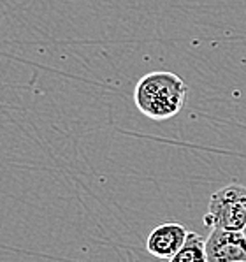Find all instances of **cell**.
Returning a JSON list of instances; mask_svg holds the SVG:
<instances>
[{
  "label": "cell",
  "instance_id": "7a4b0ae2",
  "mask_svg": "<svg viewBox=\"0 0 246 262\" xmlns=\"http://www.w3.org/2000/svg\"><path fill=\"white\" fill-rule=\"evenodd\" d=\"M204 225L225 231H243L246 227V187L239 183L225 185L209 199Z\"/></svg>",
  "mask_w": 246,
  "mask_h": 262
},
{
  "label": "cell",
  "instance_id": "6da1fadb",
  "mask_svg": "<svg viewBox=\"0 0 246 262\" xmlns=\"http://www.w3.org/2000/svg\"><path fill=\"white\" fill-rule=\"evenodd\" d=\"M188 86L178 74L155 71L143 76L134 90V102L144 116L164 122L176 116L187 104Z\"/></svg>",
  "mask_w": 246,
  "mask_h": 262
},
{
  "label": "cell",
  "instance_id": "3957f363",
  "mask_svg": "<svg viewBox=\"0 0 246 262\" xmlns=\"http://www.w3.org/2000/svg\"><path fill=\"white\" fill-rule=\"evenodd\" d=\"M208 262H246V237L243 231L211 229L206 237Z\"/></svg>",
  "mask_w": 246,
  "mask_h": 262
},
{
  "label": "cell",
  "instance_id": "5b68a950",
  "mask_svg": "<svg viewBox=\"0 0 246 262\" xmlns=\"http://www.w3.org/2000/svg\"><path fill=\"white\" fill-rule=\"evenodd\" d=\"M169 262H208L206 239L197 232H188V237L181 250Z\"/></svg>",
  "mask_w": 246,
  "mask_h": 262
},
{
  "label": "cell",
  "instance_id": "277c9868",
  "mask_svg": "<svg viewBox=\"0 0 246 262\" xmlns=\"http://www.w3.org/2000/svg\"><path fill=\"white\" fill-rule=\"evenodd\" d=\"M188 237V231L178 222H164L156 225L146 239V250L156 259L171 260Z\"/></svg>",
  "mask_w": 246,
  "mask_h": 262
},
{
  "label": "cell",
  "instance_id": "8992f818",
  "mask_svg": "<svg viewBox=\"0 0 246 262\" xmlns=\"http://www.w3.org/2000/svg\"><path fill=\"white\" fill-rule=\"evenodd\" d=\"M243 234H244V237H246V227L243 229Z\"/></svg>",
  "mask_w": 246,
  "mask_h": 262
}]
</instances>
